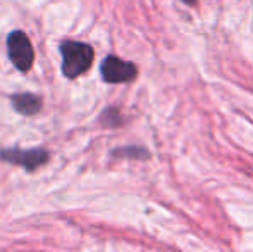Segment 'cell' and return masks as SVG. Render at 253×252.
Masks as SVG:
<instances>
[{
    "mask_svg": "<svg viewBox=\"0 0 253 252\" xmlns=\"http://www.w3.org/2000/svg\"><path fill=\"white\" fill-rule=\"evenodd\" d=\"M184 2H190V3H193V2H195V0H184Z\"/></svg>",
    "mask_w": 253,
    "mask_h": 252,
    "instance_id": "8992f818",
    "label": "cell"
},
{
    "mask_svg": "<svg viewBox=\"0 0 253 252\" xmlns=\"http://www.w3.org/2000/svg\"><path fill=\"white\" fill-rule=\"evenodd\" d=\"M7 50L14 66L19 71H28L33 66L35 52L30 38L23 31H12L7 38Z\"/></svg>",
    "mask_w": 253,
    "mask_h": 252,
    "instance_id": "7a4b0ae2",
    "label": "cell"
},
{
    "mask_svg": "<svg viewBox=\"0 0 253 252\" xmlns=\"http://www.w3.org/2000/svg\"><path fill=\"white\" fill-rule=\"evenodd\" d=\"M62 71L67 78H76L90 69L93 62V49L81 42H62Z\"/></svg>",
    "mask_w": 253,
    "mask_h": 252,
    "instance_id": "6da1fadb",
    "label": "cell"
},
{
    "mask_svg": "<svg viewBox=\"0 0 253 252\" xmlns=\"http://www.w3.org/2000/svg\"><path fill=\"white\" fill-rule=\"evenodd\" d=\"M100 71L102 78L107 83H126L136 76V66L133 62L123 61L116 55H109L103 59Z\"/></svg>",
    "mask_w": 253,
    "mask_h": 252,
    "instance_id": "277c9868",
    "label": "cell"
},
{
    "mask_svg": "<svg viewBox=\"0 0 253 252\" xmlns=\"http://www.w3.org/2000/svg\"><path fill=\"white\" fill-rule=\"evenodd\" d=\"M12 105L19 114L33 116L42 109V101L35 94H17L12 97Z\"/></svg>",
    "mask_w": 253,
    "mask_h": 252,
    "instance_id": "5b68a950",
    "label": "cell"
},
{
    "mask_svg": "<svg viewBox=\"0 0 253 252\" xmlns=\"http://www.w3.org/2000/svg\"><path fill=\"white\" fill-rule=\"evenodd\" d=\"M0 159L12 162V164L23 166L26 171H35V169L43 166L48 161V152L42 151V149H31V151L7 149V151H0Z\"/></svg>",
    "mask_w": 253,
    "mask_h": 252,
    "instance_id": "3957f363",
    "label": "cell"
}]
</instances>
